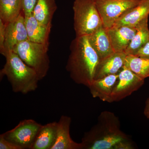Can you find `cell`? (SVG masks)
Instances as JSON below:
<instances>
[{"instance_id":"obj_8","label":"cell","mask_w":149,"mask_h":149,"mask_svg":"<svg viewBox=\"0 0 149 149\" xmlns=\"http://www.w3.org/2000/svg\"><path fill=\"white\" fill-rule=\"evenodd\" d=\"M144 83L145 79L123 66L107 102L111 103L123 100L139 90Z\"/></svg>"},{"instance_id":"obj_20","label":"cell","mask_w":149,"mask_h":149,"mask_svg":"<svg viewBox=\"0 0 149 149\" xmlns=\"http://www.w3.org/2000/svg\"><path fill=\"white\" fill-rule=\"evenodd\" d=\"M22 12L21 0H0V19L5 24L17 18Z\"/></svg>"},{"instance_id":"obj_10","label":"cell","mask_w":149,"mask_h":149,"mask_svg":"<svg viewBox=\"0 0 149 149\" xmlns=\"http://www.w3.org/2000/svg\"><path fill=\"white\" fill-rule=\"evenodd\" d=\"M126 56L125 52H117L99 61L96 67L94 80L111 74H118L124 65Z\"/></svg>"},{"instance_id":"obj_18","label":"cell","mask_w":149,"mask_h":149,"mask_svg":"<svg viewBox=\"0 0 149 149\" xmlns=\"http://www.w3.org/2000/svg\"><path fill=\"white\" fill-rule=\"evenodd\" d=\"M147 17L136 26V32L130 45L125 51L127 55H133L149 40V29Z\"/></svg>"},{"instance_id":"obj_27","label":"cell","mask_w":149,"mask_h":149,"mask_svg":"<svg viewBox=\"0 0 149 149\" xmlns=\"http://www.w3.org/2000/svg\"><path fill=\"white\" fill-rule=\"evenodd\" d=\"M144 114L148 119H149V97L146 102L144 109Z\"/></svg>"},{"instance_id":"obj_15","label":"cell","mask_w":149,"mask_h":149,"mask_svg":"<svg viewBox=\"0 0 149 149\" xmlns=\"http://www.w3.org/2000/svg\"><path fill=\"white\" fill-rule=\"evenodd\" d=\"M149 0H142L140 3L126 12L115 22L113 26L136 27L140 22L148 17Z\"/></svg>"},{"instance_id":"obj_16","label":"cell","mask_w":149,"mask_h":149,"mask_svg":"<svg viewBox=\"0 0 149 149\" xmlns=\"http://www.w3.org/2000/svg\"><path fill=\"white\" fill-rule=\"evenodd\" d=\"M118 74H111L93 80L88 87L92 96L103 102H108L118 79Z\"/></svg>"},{"instance_id":"obj_7","label":"cell","mask_w":149,"mask_h":149,"mask_svg":"<svg viewBox=\"0 0 149 149\" xmlns=\"http://www.w3.org/2000/svg\"><path fill=\"white\" fill-rule=\"evenodd\" d=\"M42 125L33 119H25L11 130L2 134L6 140L22 149H30Z\"/></svg>"},{"instance_id":"obj_25","label":"cell","mask_w":149,"mask_h":149,"mask_svg":"<svg viewBox=\"0 0 149 149\" xmlns=\"http://www.w3.org/2000/svg\"><path fill=\"white\" fill-rule=\"evenodd\" d=\"M133 55L149 59V40Z\"/></svg>"},{"instance_id":"obj_5","label":"cell","mask_w":149,"mask_h":149,"mask_svg":"<svg viewBox=\"0 0 149 149\" xmlns=\"http://www.w3.org/2000/svg\"><path fill=\"white\" fill-rule=\"evenodd\" d=\"M49 47L27 40L19 44L13 51L28 66L35 70L41 80L46 77L49 69Z\"/></svg>"},{"instance_id":"obj_19","label":"cell","mask_w":149,"mask_h":149,"mask_svg":"<svg viewBox=\"0 0 149 149\" xmlns=\"http://www.w3.org/2000/svg\"><path fill=\"white\" fill-rule=\"evenodd\" d=\"M57 8L55 0H37L32 14L38 21L43 24H52Z\"/></svg>"},{"instance_id":"obj_4","label":"cell","mask_w":149,"mask_h":149,"mask_svg":"<svg viewBox=\"0 0 149 149\" xmlns=\"http://www.w3.org/2000/svg\"><path fill=\"white\" fill-rule=\"evenodd\" d=\"M72 8L76 37L89 36L103 25L96 0H75Z\"/></svg>"},{"instance_id":"obj_2","label":"cell","mask_w":149,"mask_h":149,"mask_svg":"<svg viewBox=\"0 0 149 149\" xmlns=\"http://www.w3.org/2000/svg\"><path fill=\"white\" fill-rule=\"evenodd\" d=\"M120 126L114 113L102 112L98 123L83 136L81 143L83 149H112L118 143L129 139L120 130Z\"/></svg>"},{"instance_id":"obj_13","label":"cell","mask_w":149,"mask_h":149,"mask_svg":"<svg viewBox=\"0 0 149 149\" xmlns=\"http://www.w3.org/2000/svg\"><path fill=\"white\" fill-rule=\"evenodd\" d=\"M24 16L28 40L49 46L52 24H43L38 21L32 14Z\"/></svg>"},{"instance_id":"obj_24","label":"cell","mask_w":149,"mask_h":149,"mask_svg":"<svg viewBox=\"0 0 149 149\" xmlns=\"http://www.w3.org/2000/svg\"><path fill=\"white\" fill-rule=\"evenodd\" d=\"M6 27L5 23L0 19V52L1 54L4 51Z\"/></svg>"},{"instance_id":"obj_11","label":"cell","mask_w":149,"mask_h":149,"mask_svg":"<svg viewBox=\"0 0 149 149\" xmlns=\"http://www.w3.org/2000/svg\"><path fill=\"white\" fill-rule=\"evenodd\" d=\"M107 31L114 52H125L135 35L136 28L127 26H113L107 29Z\"/></svg>"},{"instance_id":"obj_1","label":"cell","mask_w":149,"mask_h":149,"mask_svg":"<svg viewBox=\"0 0 149 149\" xmlns=\"http://www.w3.org/2000/svg\"><path fill=\"white\" fill-rule=\"evenodd\" d=\"M67 71L75 83L89 87L94 79L100 59L91 45L88 36L76 37L70 47Z\"/></svg>"},{"instance_id":"obj_22","label":"cell","mask_w":149,"mask_h":149,"mask_svg":"<svg viewBox=\"0 0 149 149\" xmlns=\"http://www.w3.org/2000/svg\"><path fill=\"white\" fill-rule=\"evenodd\" d=\"M22 13L24 15L32 13L37 0H21Z\"/></svg>"},{"instance_id":"obj_26","label":"cell","mask_w":149,"mask_h":149,"mask_svg":"<svg viewBox=\"0 0 149 149\" xmlns=\"http://www.w3.org/2000/svg\"><path fill=\"white\" fill-rule=\"evenodd\" d=\"M133 144L129 139L120 141L115 145L112 149H134Z\"/></svg>"},{"instance_id":"obj_6","label":"cell","mask_w":149,"mask_h":149,"mask_svg":"<svg viewBox=\"0 0 149 149\" xmlns=\"http://www.w3.org/2000/svg\"><path fill=\"white\" fill-rule=\"evenodd\" d=\"M142 0H96L104 27L107 29L126 12L139 5Z\"/></svg>"},{"instance_id":"obj_17","label":"cell","mask_w":149,"mask_h":149,"mask_svg":"<svg viewBox=\"0 0 149 149\" xmlns=\"http://www.w3.org/2000/svg\"><path fill=\"white\" fill-rule=\"evenodd\" d=\"M58 122L42 125L30 149H51L55 141Z\"/></svg>"},{"instance_id":"obj_21","label":"cell","mask_w":149,"mask_h":149,"mask_svg":"<svg viewBox=\"0 0 149 149\" xmlns=\"http://www.w3.org/2000/svg\"><path fill=\"white\" fill-rule=\"evenodd\" d=\"M123 66L143 79L149 77V59L127 55Z\"/></svg>"},{"instance_id":"obj_3","label":"cell","mask_w":149,"mask_h":149,"mask_svg":"<svg viewBox=\"0 0 149 149\" xmlns=\"http://www.w3.org/2000/svg\"><path fill=\"white\" fill-rule=\"evenodd\" d=\"M3 56L6 62L0 72L1 78L6 76L13 91L26 94L36 91L41 80L35 70L26 64L13 51H8Z\"/></svg>"},{"instance_id":"obj_12","label":"cell","mask_w":149,"mask_h":149,"mask_svg":"<svg viewBox=\"0 0 149 149\" xmlns=\"http://www.w3.org/2000/svg\"><path fill=\"white\" fill-rule=\"evenodd\" d=\"M71 118L63 115L58 122L55 141L51 149H83L82 143H77L72 140L70 134Z\"/></svg>"},{"instance_id":"obj_23","label":"cell","mask_w":149,"mask_h":149,"mask_svg":"<svg viewBox=\"0 0 149 149\" xmlns=\"http://www.w3.org/2000/svg\"><path fill=\"white\" fill-rule=\"evenodd\" d=\"M0 149H22L18 145L6 140L2 134L0 135Z\"/></svg>"},{"instance_id":"obj_9","label":"cell","mask_w":149,"mask_h":149,"mask_svg":"<svg viewBox=\"0 0 149 149\" xmlns=\"http://www.w3.org/2000/svg\"><path fill=\"white\" fill-rule=\"evenodd\" d=\"M6 24L4 51L3 56L8 51H13L19 44L28 40L23 13L19 16Z\"/></svg>"},{"instance_id":"obj_14","label":"cell","mask_w":149,"mask_h":149,"mask_svg":"<svg viewBox=\"0 0 149 149\" xmlns=\"http://www.w3.org/2000/svg\"><path fill=\"white\" fill-rule=\"evenodd\" d=\"M88 40L97 54L100 60L114 52L107 33V29L102 25L91 35Z\"/></svg>"}]
</instances>
